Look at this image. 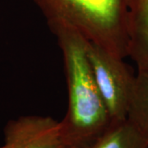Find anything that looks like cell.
I'll return each instance as SVG.
<instances>
[{
    "instance_id": "1",
    "label": "cell",
    "mask_w": 148,
    "mask_h": 148,
    "mask_svg": "<svg viewBox=\"0 0 148 148\" xmlns=\"http://www.w3.org/2000/svg\"><path fill=\"white\" fill-rule=\"evenodd\" d=\"M64 59L68 108L60 121L65 148H90L105 134L112 119L98 90L86 54V41L69 27H49Z\"/></svg>"
},
{
    "instance_id": "6",
    "label": "cell",
    "mask_w": 148,
    "mask_h": 148,
    "mask_svg": "<svg viewBox=\"0 0 148 148\" xmlns=\"http://www.w3.org/2000/svg\"><path fill=\"white\" fill-rule=\"evenodd\" d=\"M90 148H148V141L127 119L112 123Z\"/></svg>"
},
{
    "instance_id": "3",
    "label": "cell",
    "mask_w": 148,
    "mask_h": 148,
    "mask_svg": "<svg viewBox=\"0 0 148 148\" xmlns=\"http://www.w3.org/2000/svg\"><path fill=\"white\" fill-rule=\"evenodd\" d=\"M86 54L98 90L112 122L127 119L136 75L123 59L86 41Z\"/></svg>"
},
{
    "instance_id": "4",
    "label": "cell",
    "mask_w": 148,
    "mask_h": 148,
    "mask_svg": "<svg viewBox=\"0 0 148 148\" xmlns=\"http://www.w3.org/2000/svg\"><path fill=\"white\" fill-rule=\"evenodd\" d=\"M3 133L0 148H65L60 122L52 117L22 115L8 122Z\"/></svg>"
},
{
    "instance_id": "7",
    "label": "cell",
    "mask_w": 148,
    "mask_h": 148,
    "mask_svg": "<svg viewBox=\"0 0 148 148\" xmlns=\"http://www.w3.org/2000/svg\"><path fill=\"white\" fill-rule=\"evenodd\" d=\"M127 119L148 141V73L138 71Z\"/></svg>"
},
{
    "instance_id": "2",
    "label": "cell",
    "mask_w": 148,
    "mask_h": 148,
    "mask_svg": "<svg viewBox=\"0 0 148 148\" xmlns=\"http://www.w3.org/2000/svg\"><path fill=\"white\" fill-rule=\"evenodd\" d=\"M49 28L76 30L117 57L128 56L130 0H33Z\"/></svg>"
},
{
    "instance_id": "5",
    "label": "cell",
    "mask_w": 148,
    "mask_h": 148,
    "mask_svg": "<svg viewBox=\"0 0 148 148\" xmlns=\"http://www.w3.org/2000/svg\"><path fill=\"white\" fill-rule=\"evenodd\" d=\"M128 57L138 71L148 73V0L129 2Z\"/></svg>"
}]
</instances>
